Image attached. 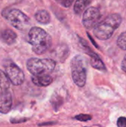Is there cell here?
Returning a JSON list of instances; mask_svg holds the SVG:
<instances>
[{"label": "cell", "mask_w": 126, "mask_h": 127, "mask_svg": "<svg viewBox=\"0 0 126 127\" xmlns=\"http://www.w3.org/2000/svg\"><path fill=\"white\" fill-rule=\"evenodd\" d=\"M28 42L32 46L33 51L36 54H43L50 48L51 36L44 29L33 27L28 33Z\"/></svg>", "instance_id": "6da1fadb"}, {"label": "cell", "mask_w": 126, "mask_h": 127, "mask_svg": "<svg viewBox=\"0 0 126 127\" xmlns=\"http://www.w3.org/2000/svg\"><path fill=\"white\" fill-rule=\"evenodd\" d=\"M122 22V17L118 13H113L105 17L94 28V36L100 40H106L111 37Z\"/></svg>", "instance_id": "7a4b0ae2"}, {"label": "cell", "mask_w": 126, "mask_h": 127, "mask_svg": "<svg viewBox=\"0 0 126 127\" xmlns=\"http://www.w3.org/2000/svg\"><path fill=\"white\" fill-rule=\"evenodd\" d=\"M56 67V62L51 59L30 58L27 62V70L33 76L49 75Z\"/></svg>", "instance_id": "3957f363"}, {"label": "cell", "mask_w": 126, "mask_h": 127, "mask_svg": "<svg viewBox=\"0 0 126 127\" xmlns=\"http://www.w3.org/2000/svg\"><path fill=\"white\" fill-rule=\"evenodd\" d=\"M71 75L74 83L79 87H83L86 83L87 63L81 55L75 56L71 63Z\"/></svg>", "instance_id": "277c9868"}, {"label": "cell", "mask_w": 126, "mask_h": 127, "mask_svg": "<svg viewBox=\"0 0 126 127\" xmlns=\"http://www.w3.org/2000/svg\"><path fill=\"white\" fill-rule=\"evenodd\" d=\"M3 16H5L13 27L19 31L25 30L30 23L29 17L18 9H10Z\"/></svg>", "instance_id": "5b68a950"}, {"label": "cell", "mask_w": 126, "mask_h": 127, "mask_svg": "<svg viewBox=\"0 0 126 127\" xmlns=\"http://www.w3.org/2000/svg\"><path fill=\"white\" fill-rule=\"evenodd\" d=\"M101 19V13L98 8L95 7H90L87 8L82 16V24L86 29L94 28Z\"/></svg>", "instance_id": "8992f818"}, {"label": "cell", "mask_w": 126, "mask_h": 127, "mask_svg": "<svg viewBox=\"0 0 126 127\" xmlns=\"http://www.w3.org/2000/svg\"><path fill=\"white\" fill-rule=\"evenodd\" d=\"M5 73L10 79L11 83L14 86L22 85L25 81V74L23 71L12 62L5 65Z\"/></svg>", "instance_id": "52a82bcc"}, {"label": "cell", "mask_w": 126, "mask_h": 127, "mask_svg": "<svg viewBox=\"0 0 126 127\" xmlns=\"http://www.w3.org/2000/svg\"><path fill=\"white\" fill-rule=\"evenodd\" d=\"M12 97L7 91H2L0 94V112L2 114L8 113L12 107Z\"/></svg>", "instance_id": "ba28073f"}, {"label": "cell", "mask_w": 126, "mask_h": 127, "mask_svg": "<svg viewBox=\"0 0 126 127\" xmlns=\"http://www.w3.org/2000/svg\"><path fill=\"white\" fill-rule=\"evenodd\" d=\"M87 54L91 57L90 63H91V65L92 67H94L96 69L100 70V71L105 70V65L104 63L102 62V60L100 59V57L97 54L91 51V49L90 51H88L87 52Z\"/></svg>", "instance_id": "9c48e42d"}, {"label": "cell", "mask_w": 126, "mask_h": 127, "mask_svg": "<svg viewBox=\"0 0 126 127\" xmlns=\"http://www.w3.org/2000/svg\"><path fill=\"white\" fill-rule=\"evenodd\" d=\"M16 33L10 29L3 30L0 32V39L7 45H12L14 43L16 42Z\"/></svg>", "instance_id": "30bf717a"}, {"label": "cell", "mask_w": 126, "mask_h": 127, "mask_svg": "<svg viewBox=\"0 0 126 127\" xmlns=\"http://www.w3.org/2000/svg\"><path fill=\"white\" fill-rule=\"evenodd\" d=\"M32 82L37 86H48L53 82V78L50 75L33 76Z\"/></svg>", "instance_id": "8fae6325"}, {"label": "cell", "mask_w": 126, "mask_h": 127, "mask_svg": "<svg viewBox=\"0 0 126 127\" xmlns=\"http://www.w3.org/2000/svg\"><path fill=\"white\" fill-rule=\"evenodd\" d=\"M36 20L41 24H48L50 21V16L49 13L46 10H38L35 13Z\"/></svg>", "instance_id": "7c38bea8"}, {"label": "cell", "mask_w": 126, "mask_h": 127, "mask_svg": "<svg viewBox=\"0 0 126 127\" xmlns=\"http://www.w3.org/2000/svg\"><path fill=\"white\" fill-rule=\"evenodd\" d=\"M10 80L6 73L0 69V88L2 91H7L10 86Z\"/></svg>", "instance_id": "4fadbf2b"}, {"label": "cell", "mask_w": 126, "mask_h": 127, "mask_svg": "<svg viewBox=\"0 0 126 127\" xmlns=\"http://www.w3.org/2000/svg\"><path fill=\"white\" fill-rule=\"evenodd\" d=\"M91 0H76L74 7V10L75 13L76 14L81 13L91 3Z\"/></svg>", "instance_id": "5bb4252c"}, {"label": "cell", "mask_w": 126, "mask_h": 127, "mask_svg": "<svg viewBox=\"0 0 126 127\" xmlns=\"http://www.w3.org/2000/svg\"><path fill=\"white\" fill-rule=\"evenodd\" d=\"M117 44L120 48L126 50V31L121 33V35L118 37Z\"/></svg>", "instance_id": "9a60e30c"}, {"label": "cell", "mask_w": 126, "mask_h": 127, "mask_svg": "<svg viewBox=\"0 0 126 127\" xmlns=\"http://www.w3.org/2000/svg\"><path fill=\"white\" fill-rule=\"evenodd\" d=\"M51 103H52V106L54 109H57L60 106V105L62 103V97L57 95H53L52 98H51Z\"/></svg>", "instance_id": "2e32d148"}, {"label": "cell", "mask_w": 126, "mask_h": 127, "mask_svg": "<svg viewBox=\"0 0 126 127\" xmlns=\"http://www.w3.org/2000/svg\"><path fill=\"white\" fill-rule=\"evenodd\" d=\"M91 118H92L91 116L89 115H79L75 117V119H76L79 121H82V122L88 121L91 120Z\"/></svg>", "instance_id": "e0dca14e"}, {"label": "cell", "mask_w": 126, "mask_h": 127, "mask_svg": "<svg viewBox=\"0 0 126 127\" xmlns=\"http://www.w3.org/2000/svg\"><path fill=\"white\" fill-rule=\"evenodd\" d=\"M55 1L65 7H71V4H73V2L74 1V0H55Z\"/></svg>", "instance_id": "ac0fdd59"}, {"label": "cell", "mask_w": 126, "mask_h": 127, "mask_svg": "<svg viewBox=\"0 0 126 127\" xmlns=\"http://www.w3.org/2000/svg\"><path fill=\"white\" fill-rule=\"evenodd\" d=\"M117 127H126V118L120 117L117 120Z\"/></svg>", "instance_id": "d6986e66"}, {"label": "cell", "mask_w": 126, "mask_h": 127, "mask_svg": "<svg viewBox=\"0 0 126 127\" xmlns=\"http://www.w3.org/2000/svg\"><path fill=\"white\" fill-rule=\"evenodd\" d=\"M121 67H122L123 71L126 74V55L124 57V59H123V62H122Z\"/></svg>", "instance_id": "ffe728a7"}]
</instances>
